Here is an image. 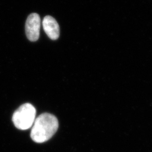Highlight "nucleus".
I'll return each mask as SVG.
<instances>
[{
	"mask_svg": "<svg viewBox=\"0 0 152 152\" xmlns=\"http://www.w3.org/2000/svg\"><path fill=\"white\" fill-rule=\"evenodd\" d=\"M59 127L56 117L50 113H43L35 120L31 132V137L37 143L49 140L56 133Z\"/></svg>",
	"mask_w": 152,
	"mask_h": 152,
	"instance_id": "1",
	"label": "nucleus"
},
{
	"mask_svg": "<svg viewBox=\"0 0 152 152\" xmlns=\"http://www.w3.org/2000/svg\"><path fill=\"white\" fill-rule=\"evenodd\" d=\"M36 110L31 104L26 103L17 109L12 121L17 129L26 130L32 126L35 121Z\"/></svg>",
	"mask_w": 152,
	"mask_h": 152,
	"instance_id": "2",
	"label": "nucleus"
},
{
	"mask_svg": "<svg viewBox=\"0 0 152 152\" xmlns=\"http://www.w3.org/2000/svg\"><path fill=\"white\" fill-rule=\"evenodd\" d=\"M41 27V19L36 13L30 14L26 23V33L28 39L34 42L37 41L39 37Z\"/></svg>",
	"mask_w": 152,
	"mask_h": 152,
	"instance_id": "3",
	"label": "nucleus"
},
{
	"mask_svg": "<svg viewBox=\"0 0 152 152\" xmlns=\"http://www.w3.org/2000/svg\"><path fill=\"white\" fill-rule=\"evenodd\" d=\"M42 25L44 31L49 38L56 40L60 35V28L56 20L52 16H46L44 18Z\"/></svg>",
	"mask_w": 152,
	"mask_h": 152,
	"instance_id": "4",
	"label": "nucleus"
}]
</instances>
